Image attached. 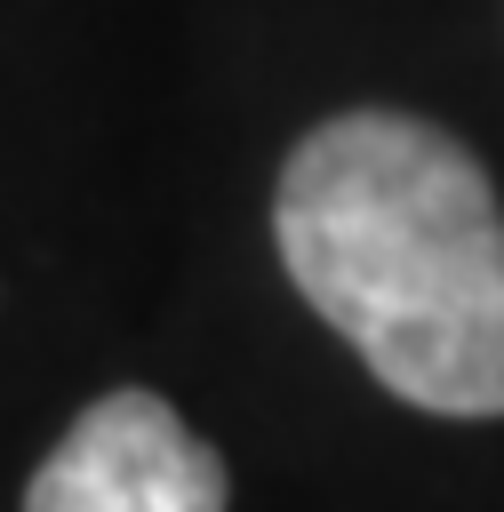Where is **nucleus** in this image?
<instances>
[{
    "mask_svg": "<svg viewBox=\"0 0 504 512\" xmlns=\"http://www.w3.org/2000/svg\"><path fill=\"white\" fill-rule=\"evenodd\" d=\"M296 296L432 416H504V208L488 168L416 112L320 120L272 192Z\"/></svg>",
    "mask_w": 504,
    "mask_h": 512,
    "instance_id": "obj_1",
    "label": "nucleus"
},
{
    "mask_svg": "<svg viewBox=\"0 0 504 512\" xmlns=\"http://www.w3.org/2000/svg\"><path fill=\"white\" fill-rule=\"evenodd\" d=\"M224 456L160 400L104 392L24 480V512H224Z\"/></svg>",
    "mask_w": 504,
    "mask_h": 512,
    "instance_id": "obj_2",
    "label": "nucleus"
}]
</instances>
